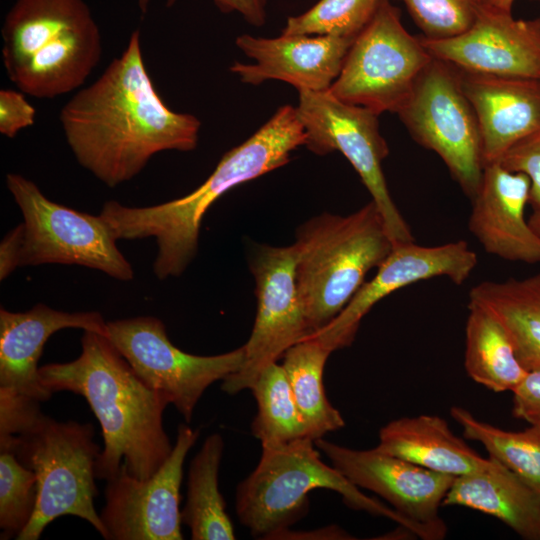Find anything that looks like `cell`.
<instances>
[{
	"mask_svg": "<svg viewBox=\"0 0 540 540\" xmlns=\"http://www.w3.org/2000/svg\"><path fill=\"white\" fill-rule=\"evenodd\" d=\"M140 30L91 85L76 92L59 115L78 163L108 187L138 175L157 153L192 151L200 120L171 110L145 67Z\"/></svg>",
	"mask_w": 540,
	"mask_h": 540,
	"instance_id": "cell-1",
	"label": "cell"
},
{
	"mask_svg": "<svg viewBox=\"0 0 540 540\" xmlns=\"http://www.w3.org/2000/svg\"><path fill=\"white\" fill-rule=\"evenodd\" d=\"M39 373L50 392L83 396L98 419L104 448L96 478L112 479L123 460L133 477L145 480L170 456L173 446L163 426L168 398L138 377L107 336L84 330L76 359L41 366Z\"/></svg>",
	"mask_w": 540,
	"mask_h": 540,
	"instance_id": "cell-2",
	"label": "cell"
},
{
	"mask_svg": "<svg viewBox=\"0 0 540 540\" xmlns=\"http://www.w3.org/2000/svg\"><path fill=\"white\" fill-rule=\"evenodd\" d=\"M306 134L296 107L284 105L252 136L227 151L210 176L191 193L147 207L110 200L100 215L117 239L153 237V271L160 280L181 275L197 253L200 225L210 206L232 188L287 164Z\"/></svg>",
	"mask_w": 540,
	"mask_h": 540,
	"instance_id": "cell-3",
	"label": "cell"
},
{
	"mask_svg": "<svg viewBox=\"0 0 540 540\" xmlns=\"http://www.w3.org/2000/svg\"><path fill=\"white\" fill-rule=\"evenodd\" d=\"M1 34L9 79L36 98L79 88L102 55L101 33L84 0H16Z\"/></svg>",
	"mask_w": 540,
	"mask_h": 540,
	"instance_id": "cell-4",
	"label": "cell"
},
{
	"mask_svg": "<svg viewBox=\"0 0 540 540\" xmlns=\"http://www.w3.org/2000/svg\"><path fill=\"white\" fill-rule=\"evenodd\" d=\"M294 246L297 289L312 335L346 307L395 245L371 200L345 216L313 217L298 229Z\"/></svg>",
	"mask_w": 540,
	"mask_h": 540,
	"instance_id": "cell-5",
	"label": "cell"
},
{
	"mask_svg": "<svg viewBox=\"0 0 540 540\" xmlns=\"http://www.w3.org/2000/svg\"><path fill=\"white\" fill-rule=\"evenodd\" d=\"M314 489L335 491L350 508L389 518L420 537L419 529L395 509L366 496L325 464L310 438L262 445L256 468L237 486L236 514L253 537L277 539L307 514L308 494Z\"/></svg>",
	"mask_w": 540,
	"mask_h": 540,
	"instance_id": "cell-6",
	"label": "cell"
},
{
	"mask_svg": "<svg viewBox=\"0 0 540 540\" xmlns=\"http://www.w3.org/2000/svg\"><path fill=\"white\" fill-rule=\"evenodd\" d=\"M94 435L91 423L57 421L40 411L17 434L0 437V449L14 452L37 478V506L18 540H38L49 523L65 515L86 520L106 538L94 506L95 466L101 453Z\"/></svg>",
	"mask_w": 540,
	"mask_h": 540,
	"instance_id": "cell-7",
	"label": "cell"
},
{
	"mask_svg": "<svg viewBox=\"0 0 540 540\" xmlns=\"http://www.w3.org/2000/svg\"><path fill=\"white\" fill-rule=\"evenodd\" d=\"M431 60L420 38L405 29L400 11L381 0L354 38L329 92L378 115L397 113Z\"/></svg>",
	"mask_w": 540,
	"mask_h": 540,
	"instance_id": "cell-8",
	"label": "cell"
},
{
	"mask_svg": "<svg viewBox=\"0 0 540 540\" xmlns=\"http://www.w3.org/2000/svg\"><path fill=\"white\" fill-rule=\"evenodd\" d=\"M5 181L24 218L20 266L80 265L117 280L133 279L131 264L100 214L79 212L49 200L34 182L20 174L8 173Z\"/></svg>",
	"mask_w": 540,
	"mask_h": 540,
	"instance_id": "cell-9",
	"label": "cell"
},
{
	"mask_svg": "<svg viewBox=\"0 0 540 540\" xmlns=\"http://www.w3.org/2000/svg\"><path fill=\"white\" fill-rule=\"evenodd\" d=\"M397 114L413 139L443 160L472 199L485 163L479 125L457 71L432 57Z\"/></svg>",
	"mask_w": 540,
	"mask_h": 540,
	"instance_id": "cell-10",
	"label": "cell"
},
{
	"mask_svg": "<svg viewBox=\"0 0 540 540\" xmlns=\"http://www.w3.org/2000/svg\"><path fill=\"white\" fill-rule=\"evenodd\" d=\"M298 92L296 110L306 134L304 146L318 155L341 152L369 191L394 245L414 242L384 176L382 163L389 148L379 130V115L341 101L329 90Z\"/></svg>",
	"mask_w": 540,
	"mask_h": 540,
	"instance_id": "cell-11",
	"label": "cell"
},
{
	"mask_svg": "<svg viewBox=\"0 0 540 540\" xmlns=\"http://www.w3.org/2000/svg\"><path fill=\"white\" fill-rule=\"evenodd\" d=\"M107 337L138 377L163 393L187 423L205 390L244 362L243 346L213 356L184 352L169 340L163 322L151 316L109 321Z\"/></svg>",
	"mask_w": 540,
	"mask_h": 540,
	"instance_id": "cell-12",
	"label": "cell"
},
{
	"mask_svg": "<svg viewBox=\"0 0 540 540\" xmlns=\"http://www.w3.org/2000/svg\"><path fill=\"white\" fill-rule=\"evenodd\" d=\"M257 313L244 347L241 368L222 380L221 389L236 394L250 389L258 375L296 343L310 335L296 283L295 246L258 247L251 260Z\"/></svg>",
	"mask_w": 540,
	"mask_h": 540,
	"instance_id": "cell-13",
	"label": "cell"
},
{
	"mask_svg": "<svg viewBox=\"0 0 540 540\" xmlns=\"http://www.w3.org/2000/svg\"><path fill=\"white\" fill-rule=\"evenodd\" d=\"M199 430L179 424L176 442L165 463L150 478L133 477L122 463L107 481L100 518L106 540H182L180 487L187 453Z\"/></svg>",
	"mask_w": 540,
	"mask_h": 540,
	"instance_id": "cell-14",
	"label": "cell"
},
{
	"mask_svg": "<svg viewBox=\"0 0 540 540\" xmlns=\"http://www.w3.org/2000/svg\"><path fill=\"white\" fill-rule=\"evenodd\" d=\"M314 443L350 482L381 496L413 523L420 531V538L440 540L446 536L447 526L439 516V508L455 477L376 448L356 450L323 438Z\"/></svg>",
	"mask_w": 540,
	"mask_h": 540,
	"instance_id": "cell-15",
	"label": "cell"
},
{
	"mask_svg": "<svg viewBox=\"0 0 540 540\" xmlns=\"http://www.w3.org/2000/svg\"><path fill=\"white\" fill-rule=\"evenodd\" d=\"M66 328L107 336V322L96 311L65 312L38 303L24 312L0 309V416L24 413L48 401L38 361L48 338Z\"/></svg>",
	"mask_w": 540,
	"mask_h": 540,
	"instance_id": "cell-16",
	"label": "cell"
},
{
	"mask_svg": "<svg viewBox=\"0 0 540 540\" xmlns=\"http://www.w3.org/2000/svg\"><path fill=\"white\" fill-rule=\"evenodd\" d=\"M478 263L476 253L464 240L436 246L414 242L395 245L377 267L376 274L365 281L346 307L325 327L310 336L316 337L331 353L351 345L363 317L379 301L413 283L447 277L461 285Z\"/></svg>",
	"mask_w": 540,
	"mask_h": 540,
	"instance_id": "cell-17",
	"label": "cell"
},
{
	"mask_svg": "<svg viewBox=\"0 0 540 540\" xmlns=\"http://www.w3.org/2000/svg\"><path fill=\"white\" fill-rule=\"evenodd\" d=\"M429 54L471 74L540 79V51L529 20L478 12L465 31L448 38L419 37Z\"/></svg>",
	"mask_w": 540,
	"mask_h": 540,
	"instance_id": "cell-18",
	"label": "cell"
},
{
	"mask_svg": "<svg viewBox=\"0 0 540 540\" xmlns=\"http://www.w3.org/2000/svg\"><path fill=\"white\" fill-rule=\"evenodd\" d=\"M354 38L285 35L275 38L242 34L236 46L255 63L234 62L229 70L245 84L280 80L298 91H326L338 77Z\"/></svg>",
	"mask_w": 540,
	"mask_h": 540,
	"instance_id": "cell-19",
	"label": "cell"
},
{
	"mask_svg": "<svg viewBox=\"0 0 540 540\" xmlns=\"http://www.w3.org/2000/svg\"><path fill=\"white\" fill-rule=\"evenodd\" d=\"M530 180L500 163L487 164L471 199L469 231L494 256L511 262L540 263V235L525 218Z\"/></svg>",
	"mask_w": 540,
	"mask_h": 540,
	"instance_id": "cell-20",
	"label": "cell"
},
{
	"mask_svg": "<svg viewBox=\"0 0 540 540\" xmlns=\"http://www.w3.org/2000/svg\"><path fill=\"white\" fill-rule=\"evenodd\" d=\"M456 71L479 125L485 166L540 129V79Z\"/></svg>",
	"mask_w": 540,
	"mask_h": 540,
	"instance_id": "cell-21",
	"label": "cell"
},
{
	"mask_svg": "<svg viewBox=\"0 0 540 540\" xmlns=\"http://www.w3.org/2000/svg\"><path fill=\"white\" fill-rule=\"evenodd\" d=\"M375 448L453 477L481 471L492 463V458L481 457L436 415L402 417L387 423L380 429Z\"/></svg>",
	"mask_w": 540,
	"mask_h": 540,
	"instance_id": "cell-22",
	"label": "cell"
},
{
	"mask_svg": "<svg viewBox=\"0 0 540 540\" xmlns=\"http://www.w3.org/2000/svg\"><path fill=\"white\" fill-rule=\"evenodd\" d=\"M443 505L477 510L526 540H540V494L493 458L489 467L455 477Z\"/></svg>",
	"mask_w": 540,
	"mask_h": 540,
	"instance_id": "cell-23",
	"label": "cell"
},
{
	"mask_svg": "<svg viewBox=\"0 0 540 540\" xmlns=\"http://www.w3.org/2000/svg\"><path fill=\"white\" fill-rule=\"evenodd\" d=\"M469 301L486 307L499 319L527 371L540 367V272L480 282L470 289Z\"/></svg>",
	"mask_w": 540,
	"mask_h": 540,
	"instance_id": "cell-24",
	"label": "cell"
},
{
	"mask_svg": "<svg viewBox=\"0 0 540 540\" xmlns=\"http://www.w3.org/2000/svg\"><path fill=\"white\" fill-rule=\"evenodd\" d=\"M464 367L472 380L496 393L512 392L527 373L502 323L473 301H468Z\"/></svg>",
	"mask_w": 540,
	"mask_h": 540,
	"instance_id": "cell-25",
	"label": "cell"
},
{
	"mask_svg": "<svg viewBox=\"0 0 540 540\" xmlns=\"http://www.w3.org/2000/svg\"><path fill=\"white\" fill-rule=\"evenodd\" d=\"M223 450L222 436L211 434L190 463L187 500L181 510V520L190 528L193 540L235 539L226 503L218 486Z\"/></svg>",
	"mask_w": 540,
	"mask_h": 540,
	"instance_id": "cell-26",
	"label": "cell"
},
{
	"mask_svg": "<svg viewBox=\"0 0 540 540\" xmlns=\"http://www.w3.org/2000/svg\"><path fill=\"white\" fill-rule=\"evenodd\" d=\"M331 352L314 336L290 347L283 355L294 399L313 441L345 425L340 412L326 396L323 373Z\"/></svg>",
	"mask_w": 540,
	"mask_h": 540,
	"instance_id": "cell-27",
	"label": "cell"
},
{
	"mask_svg": "<svg viewBox=\"0 0 540 540\" xmlns=\"http://www.w3.org/2000/svg\"><path fill=\"white\" fill-rule=\"evenodd\" d=\"M450 414L466 439L479 442L489 457L540 494V425H530L522 431H507L478 420L463 407L453 406Z\"/></svg>",
	"mask_w": 540,
	"mask_h": 540,
	"instance_id": "cell-28",
	"label": "cell"
},
{
	"mask_svg": "<svg viewBox=\"0 0 540 540\" xmlns=\"http://www.w3.org/2000/svg\"><path fill=\"white\" fill-rule=\"evenodd\" d=\"M250 390L258 408L251 430L262 445L309 438L282 365L275 362L267 366Z\"/></svg>",
	"mask_w": 540,
	"mask_h": 540,
	"instance_id": "cell-29",
	"label": "cell"
},
{
	"mask_svg": "<svg viewBox=\"0 0 540 540\" xmlns=\"http://www.w3.org/2000/svg\"><path fill=\"white\" fill-rule=\"evenodd\" d=\"M381 0H319L306 12L289 17L285 35L355 38L374 15Z\"/></svg>",
	"mask_w": 540,
	"mask_h": 540,
	"instance_id": "cell-30",
	"label": "cell"
},
{
	"mask_svg": "<svg viewBox=\"0 0 540 540\" xmlns=\"http://www.w3.org/2000/svg\"><path fill=\"white\" fill-rule=\"evenodd\" d=\"M38 501L35 473L22 465L14 452L0 449L1 539L16 538L31 521Z\"/></svg>",
	"mask_w": 540,
	"mask_h": 540,
	"instance_id": "cell-31",
	"label": "cell"
},
{
	"mask_svg": "<svg viewBox=\"0 0 540 540\" xmlns=\"http://www.w3.org/2000/svg\"><path fill=\"white\" fill-rule=\"evenodd\" d=\"M423 37L440 39L455 36L475 21L474 0H403Z\"/></svg>",
	"mask_w": 540,
	"mask_h": 540,
	"instance_id": "cell-32",
	"label": "cell"
},
{
	"mask_svg": "<svg viewBox=\"0 0 540 540\" xmlns=\"http://www.w3.org/2000/svg\"><path fill=\"white\" fill-rule=\"evenodd\" d=\"M498 163L529 178V205L533 210L540 209V129L512 146Z\"/></svg>",
	"mask_w": 540,
	"mask_h": 540,
	"instance_id": "cell-33",
	"label": "cell"
},
{
	"mask_svg": "<svg viewBox=\"0 0 540 540\" xmlns=\"http://www.w3.org/2000/svg\"><path fill=\"white\" fill-rule=\"evenodd\" d=\"M36 109L26 99L25 93L13 89L0 90V133L14 138L21 130L32 126Z\"/></svg>",
	"mask_w": 540,
	"mask_h": 540,
	"instance_id": "cell-34",
	"label": "cell"
},
{
	"mask_svg": "<svg viewBox=\"0 0 540 540\" xmlns=\"http://www.w3.org/2000/svg\"><path fill=\"white\" fill-rule=\"evenodd\" d=\"M512 393L513 416L540 425V367L528 370Z\"/></svg>",
	"mask_w": 540,
	"mask_h": 540,
	"instance_id": "cell-35",
	"label": "cell"
},
{
	"mask_svg": "<svg viewBox=\"0 0 540 540\" xmlns=\"http://www.w3.org/2000/svg\"><path fill=\"white\" fill-rule=\"evenodd\" d=\"M177 0H166L167 6H173ZM151 0H137L139 10L145 14ZM221 12L239 13L248 23L261 26L266 20L265 0H213Z\"/></svg>",
	"mask_w": 540,
	"mask_h": 540,
	"instance_id": "cell-36",
	"label": "cell"
},
{
	"mask_svg": "<svg viewBox=\"0 0 540 540\" xmlns=\"http://www.w3.org/2000/svg\"><path fill=\"white\" fill-rule=\"evenodd\" d=\"M24 223L10 230L0 244V280H5L20 266L21 252L24 240Z\"/></svg>",
	"mask_w": 540,
	"mask_h": 540,
	"instance_id": "cell-37",
	"label": "cell"
},
{
	"mask_svg": "<svg viewBox=\"0 0 540 540\" xmlns=\"http://www.w3.org/2000/svg\"><path fill=\"white\" fill-rule=\"evenodd\" d=\"M516 0H474L478 12L512 14Z\"/></svg>",
	"mask_w": 540,
	"mask_h": 540,
	"instance_id": "cell-38",
	"label": "cell"
},
{
	"mask_svg": "<svg viewBox=\"0 0 540 540\" xmlns=\"http://www.w3.org/2000/svg\"><path fill=\"white\" fill-rule=\"evenodd\" d=\"M528 223L531 228L540 235V209L533 210V213L528 218Z\"/></svg>",
	"mask_w": 540,
	"mask_h": 540,
	"instance_id": "cell-39",
	"label": "cell"
},
{
	"mask_svg": "<svg viewBox=\"0 0 540 540\" xmlns=\"http://www.w3.org/2000/svg\"><path fill=\"white\" fill-rule=\"evenodd\" d=\"M529 21H530V25H531L535 40H536V44L540 51V15Z\"/></svg>",
	"mask_w": 540,
	"mask_h": 540,
	"instance_id": "cell-40",
	"label": "cell"
}]
</instances>
